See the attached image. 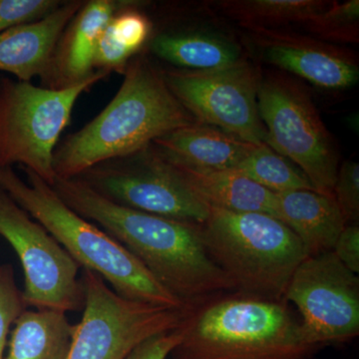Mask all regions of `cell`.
<instances>
[{
  "instance_id": "obj_1",
  "label": "cell",
  "mask_w": 359,
  "mask_h": 359,
  "mask_svg": "<svg viewBox=\"0 0 359 359\" xmlns=\"http://www.w3.org/2000/svg\"><path fill=\"white\" fill-rule=\"evenodd\" d=\"M52 187L73 211L131 252L186 308L236 292L230 278L210 256L202 224L116 204L77 178H56Z\"/></svg>"
},
{
  "instance_id": "obj_2",
  "label": "cell",
  "mask_w": 359,
  "mask_h": 359,
  "mask_svg": "<svg viewBox=\"0 0 359 359\" xmlns=\"http://www.w3.org/2000/svg\"><path fill=\"white\" fill-rule=\"evenodd\" d=\"M123 75L105 109L58 144L53 157L56 178H75L101 163L133 155L197 122L168 87L162 68L145 54L134 56Z\"/></svg>"
},
{
  "instance_id": "obj_3",
  "label": "cell",
  "mask_w": 359,
  "mask_h": 359,
  "mask_svg": "<svg viewBox=\"0 0 359 359\" xmlns=\"http://www.w3.org/2000/svg\"><path fill=\"white\" fill-rule=\"evenodd\" d=\"M23 170L27 182L13 168L0 169V189L44 226L80 268L100 276L125 299L187 309L117 241L73 211L44 180Z\"/></svg>"
},
{
  "instance_id": "obj_4",
  "label": "cell",
  "mask_w": 359,
  "mask_h": 359,
  "mask_svg": "<svg viewBox=\"0 0 359 359\" xmlns=\"http://www.w3.org/2000/svg\"><path fill=\"white\" fill-rule=\"evenodd\" d=\"M173 359L316 351L302 339L301 320L285 299L233 292L188 309Z\"/></svg>"
},
{
  "instance_id": "obj_5",
  "label": "cell",
  "mask_w": 359,
  "mask_h": 359,
  "mask_svg": "<svg viewBox=\"0 0 359 359\" xmlns=\"http://www.w3.org/2000/svg\"><path fill=\"white\" fill-rule=\"evenodd\" d=\"M202 228L210 256L245 294L285 299L295 269L308 257L294 231L264 212L210 208Z\"/></svg>"
},
{
  "instance_id": "obj_6",
  "label": "cell",
  "mask_w": 359,
  "mask_h": 359,
  "mask_svg": "<svg viewBox=\"0 0 359 359\" xmlns=\"http://www.w3.org/2000/svg\"><path fill=\"white\" fill-rule=\"evenodd\" d=\"M97 71L90 79L65 90L0 78V169L18 164L53 186V157L79 97L108 76Z\"/></svg>"
},
{
  "instance_id": "obj_7",
  "label": "cell",
  "mask_w": 359,
  "mask_h": 359,
  "mask_svg": "<svg viewBox=\"0 0 359 359\" xmlns=\"http://www.w3.org/2000/svg\"><path fill=\"white\" fill-rule=\"evenodd\" d=\"M257 108L266 145L299 168L316 192L334 197L339 155L308 91L283 75L262 76Z\"/></svg>"
},
{
  "instance_id": "obj_8",
  "label": "cell",
  "mask_w": 359,
  "mask_h": 359,
  "mask_svg": "<svg viewBox=\"0 0 359 359\" xmlns=\"http://www.w3.org/2000/svg\"><path fill=\"white\" fill-rule=\"evenodd\" d=\"M85 304L66 359H126L142 342L183 325L189 309L125 299L83 269Z\"/></svg>"
},
{
  "instance_id": "obj_9",
  "label": "cell",
  "mask_w": 359,
  "mask_h": 359,
  "mask_svg": "<svg viewBox=\"0 0 359 359\" xmlns=\"http://www.w3.org/2000/svg\"><path fill=\"white\" fill-rule=\"evenodd\" d=\"M75 178L106 199L138 211L201 224L210 216L209 205L153 144L91 167Z\"/></svg>"
},
{
  "instance_id": "obj_10",
  "label": "cell",
  "mask_w": 359,
  "mask_h": 359,
  "mask_svg": "<svg viewBox=\"0 0 359 359\" xmlns=\"http://www.w3.org/2000/svg\"><path fill=\"white\" fill-rule=\"evenodd\" d=\"M162 71L172 93L197 122L254 145L266 144L257 108L262 75L249 59L216 70Z\"/></svg>"
},
{
  "instance_id": "obj_11",
  "label": "cell",
  "mask_w": 359,
  "mask_h": 359,
  "mask_svg": "<svg viewBox=\"0 0 359 359\" xmlns=\"http://www.w3.org/2000/svg\"><path fill=\"white\" fill-rule=\"evenodd\" d=\"M0 236L20 257L27 308L63 313L83 311L85 292L83 283L78 278L79 264L1 189Z\"/></svg>"
},
{
  "instance_id": "obj_12",
  "label": "cell",
  "mask_w": 359,
  "mask_h": 359,
  "mask_svg": "<svg viewBox=\"0 0 359 359\" xmlns=\"http://www.w3.org/2000/svg\"><path fill=\"white\" fill-rule=\"evenodd\" d=\"M283 299L299 313L302 339L320 347L359 334V278L332 250L306 257L295 269Z\"/></svg>"
},
{
  "instance_id": "obj_13",
  "label": "cell",
  "mask_w": 359,
  "mask_h": 359,
  "mask_svg": "<svg viewBox=\"0 0 359 359\" xmlns=\"http://www.w3.org/2000/svg\"><path fill=\"white\" fill-rule=\"evenodd\" d=\"M247 43L264 62L321 88H351L358 82V57L353 51L306 33L289 28L250 29Z\"/></svg>"
},
{
  "instance_id": "obj_14",
  "label": "cell",
  "mask_w": 359,
  "mask_h": 359,
  "mask_svg": "<svg viewBox=\"0 0 359 359\" xmlns=\"http://www.w3.org/2000/svg\"><path fill=\"white\" fill-rule=\"evenodd\" d=\"M126 1L91 0L66 26L40 78L41 87L65 90L77 86L97 72L95 53L99 37L113 15Z\"/></svg>"
},
{
  "instance_id": "obj_15",
  "label": "cell",
  "mask_w": 359,
  "mask_h": 359,
  "mask_svg": "<svg viewBox=\"0 0 359 359\" xmlns=\"http://www.w3.org/2000/svg\"><path fill=\"white\" fill-rule=\"evenodd\" d=\"M63 1L57 9L35 22L11 28L0 34V71L20 81L41 78L66 26L84 4Z\"/></svg>"
},
{
  "instance_id": "obj_16",
  "label": "cell",
  "mask_w": 359,
  "mask_h": 359,
  "mask_svg": "<svg viewBox=\"0 0 359 359\" xmlns=\"http://www.w3.org/2000/svg\"><path fill=\"white\" fill-rule=\"evenodd\" d=\"M166 157L194 169L233 170L257 145L196 122L153 142Z\"/></svg>"
},
{
  "instance_id": "obj_17",
  "label": "cell",
  "mask_w": 359,
  "mask_h": 359,
  "mask_svg": "<svg viewBox=\"0 0 359 359\" xmlns=\"http://www.w3.org/2000/svg\"><path fill=\"white\" fill-rule=\"evenodd\" d=\"M276 214L301 241L308 257L332 250L346 226L334 198L316 191L276 194Z\"/></svg>"
},
{
  "instance_id": "obj_18",
  "label": "cell",
  "mask_w": 359,
  "mask_h": 359,
  "mask_svg": "<svg viewBox=\"0 0 359 359\" xmlns=\"http://www.w3.org/2000/svg\"><path fill=\"white\" fill-rule=\"evenodd\" d=\"M149 49L179 69L209 71L237 65L248 58L244 46L216 30L192 29L152 35Z\"/></svg>"
},
{
  "instance_id": "obj_19",
  "label": "cell",
  "mask_w": 359,
  "mask_h": 359,
  "mask_svg": "<svg viewBox=\"0 0 359 359\" xmlns=\"http://www.w3.org/2000/svg\"><path fill=\"white\" fill-rule=\"evenodd\" d=\"M166 158L191 190L210 208L233 212H264L278 218L276 194L244 175L235 170L194 169Z\"/></svg>"
},
{
  "instance_id": "obj_20",
  "label": "cell",
  "mask_w": 359,
  "mask_h": 359,
  "mask_svg": "<svg viewBox=\"0 0 359 359\" xmlns=\"http://www.w3.org/2000/svg\"><path fill=\"white\" fill-rule=\"evenodd\" d=\"M6 359H66L74 325L66 313L26 309L14 323Z\"/></svg>"
},
{
  "instance_id": "obj_21",
  "label": "cell",
  "mask_w": 359,
  "mask_h": 359,
  "mask_svg": "<svg viewBox=\"0 0 359 359\" xmlns=\"http://www.w3.org/2000/svg\"><path fill=\"white\" fill-rule=\"evenodd\" d=\"M212 6L245 30L304 25L332 6L325 0H218Z\"/></svg>"
},
{
  "instance_id": "obj_22",
  "label": "cell",
  "mask_w": 359,
  "mask_h": 359,
  "mask_svg": "<svg viewBox=\"0 0 359 359\" xmlns=\"http://www.w3.org/2000/svg\"><path fill=\"white\" fill-rule=\"evenodd\" d=\"M233 170L273 194L302 190L316 192L299 168L266 144L256 146Z\"/></svg>"
},
{
  "instance_id": "obj_23",
  "label": "cell",
  "mask_w": 359,
  "mask_h": 359,
  "mask_svg": "<svg viewBox=\"0 0 359 359\" xmlns=\"http://www.w3.org/2000/svg\"><path fill=\"white\" fill-rule=\"evenodd\" d=\"M301 27L306 34L330 43H358L359 1H332V6L313 15Z\"/></svg>"
},
{
  "instance_id": "obj_24",
  "label": "cell",
  "mask_w": 359,
  "mask_h": 359,
  "mask_svg": "<svg viewBox=\"0 0 359 359\" xmlns=\"http://www.w3.org/2000/svg\"><path fill=\"white\" fill-rule=\"evenodd\" d=\"M141 6L143 4L139 1H126L106 26L116 43L132 57L148 44L152 36V22L142 13Z\"/></svg>"
},
{
  "instance_id": "obj_25",
  "label": "cell",
  "mask_w": 359,
  "mask_h": 359,
  "mask_svg": "<svg viewBox=\"0 0 359 359\" xmlns=\"http://www.w3.org/2000/svg\"><path fill=\"white\" fill-rule=\"evenodd\" d=\"M27 309L22 290L16 285L13 266L9 264H2L0 266V359H4V349L11 325Z\"/></svg>"
},
{
  "instance_id": "obj_26",
  "label": "cell",
  "mask_w": 359,
  "mask_h": 359,
  "mask_svg": "<svg viewBox=\"0 0 359 359\" xmlns=\"http://www.w3.org/2000/svg\"><path fill=\"white\" fill-rule=\"evenodd\" d=\"M59 0H0V34L42 20L62 4Z\"/></svg>"
},
{
  "instance_id": "obj_27",
  "label": "cell",
  "mask_w": 359,
  "mask_h": 359,
  "mask_svg": "<svg viewBox=\"0 0 359 359\" xmlns=\"http://www.w3.org/2000/svg\"><path fill=\"white\" fill-rule=\"evenodd\" d=\"M334 198L346 224H358V163L346 161L339 168L334 187Z\"/></svg>"
},
{
  "instance_id": "obj_28",
  "label": "cell",
  "mask_w": 359,
  "mask_h": 359,
  "mask_svg": "<svg viewBox=\"0 0 359 359\" xmlns=\"http://www.w3.org/2000/svg\"><path fill=\"white\" fill-rule=\"evenodd\" d=\"M183 325L171 332L155 335L136 347L126 359H167L181 344Z\"/></svg>"
},
{
  "instance_id": "obj_29",
  "label": "cell",
  "mask_w": 359,
  "mask_h": 359,
  "mask_svg": "<svg viewBox=\"0 0 359 359\" xmlns=\"http://www.w3.org/2000/svg\"><path fill=\"white\" fill-rule=\"evenodd\" d=\"M332 252L337 259L355 275L359 273V226L346 224L341 231Z\"/></svg>"
},
{
  "instance_id": "obj_30",
  "label": "cell",
  "mask_w": 359,
  "mask_h": 359,
  "mask_svg": "<svg viewBox=\"0 0 359 359\" xmlns=\"http://www.w3.org/2000/svg\"><path fill=\"white\" fill-rule=\"evenodd\" d=\"M313 351L299 353L259 354V355H205L179 359H308Z\"/></svg>"
}]
</instances>
